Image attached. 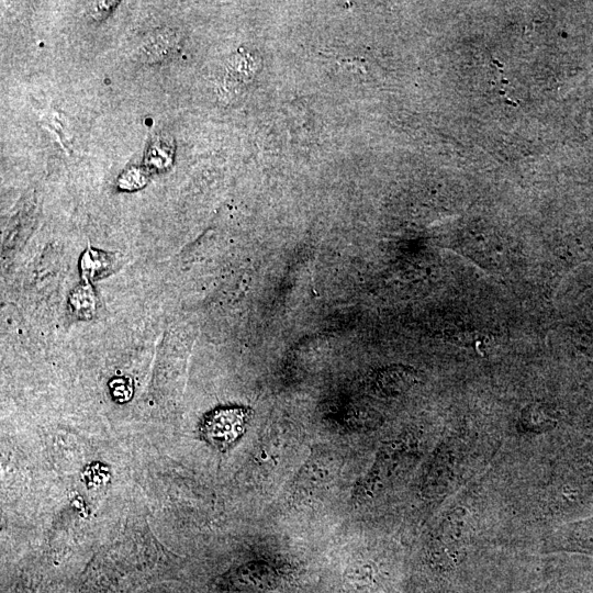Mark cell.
Segmentation results:
<instances>
[{
  "label": "cell",
  "mask_w": 593,
  "mask_h": 593,
  "mask_svg": "<svg viewBox=\"0 0 593 593\" xmlns=\"http://www.w3.org/2000/svg\"><path fill=\"white\" fill-rule=\"evenodd\" d=\"M542 549L593 557V515L559 526L545 539Z\"/></svg>",
  "instance_id": "obj_1"
},
{
  "label": "cell",
  "mask_w": 593,
  "mask_h": 593,
  "mask_svg": "<svg viewBox=\"0 0 593 593\" xmlns=\"http://www.w3.org/2000/svg\"><path fill=\"white\" fill-rule=\"evenodd\" d=\"M247 412L242 407H225L208 414L202 423L205 439L217 448H226L242 434Z\"/></svg>",
  "instance_id": "obj_2"
},
{
  "label": "cell",
  "mask_w": 593,
  "mask_h": 593,
  "mask_svg": "<svg viewBox=\"0 0 593 593\" xmlns=\"http://www.w3.org/2000/svg\"><path fill=\"white\" fill-rule=\"evenodd\" d=\"M80 272L83 282H92L108 273L114 265V254L88 247L80 258Z\"/></svg>",
  "instance_id": "obj_3"
},
{
  "label": "cell",
  "mask_w": 593,
  "mask_h": 593,
  "mask_svg": "<svg viewBox=\"0 0 593 593\" xmlns=\"http://www.w3.org/2000/svg\"><path fill=\"white\" fill-rule=\"evenodd\" d=\"M176 45L172 31H159L148 37L141 47V56L145 61H158L166 58Z\"/></svg>",
  "instance_id": "obj_4"
},
{
  "label": "cell",
  "mask_w": 593,
  "mask_h": 593,
  "mask_svg": "<svg viewBox=\"0 0 593 593\" xmlns=\"http://www.w3.org/2000/svg\"><path fill=\"white\" fill-rule=\"evenodd\" d=\"M69 306L75 316L82 320L91 318L97 310V296L90 283L83 282L72 290Z\"/></svg>",
  "instance_id": "obj_5"
},
{
  "label": "cell",
  "mask_w": 593,
  "mask_h": 593,
  "mask_svg": "<svg viewBox=\"0 0 593 593\" xmlns=\"http://www.w3.org/2000/svg\"><path fill=\"white\" fill-rule=\"evenodd\" d=\"M147 182L145 170L133 167L125 170L118 180V186L122 190L133 191L141 189Z\"/></svg>",
  "instance_id": "obj_6"
},
{
  "label": "cell",
  "mask_w": 593,
  "mask_h": 593,
  "mask_svg": "<svg viewBox=\"0 0 593 593\" xmlns=\"http://www.w3.org/2000/svg\"><path fill=\"white\" fill-rule=\"evenodd\" d=\"M171 160L172 150L170 145L167 144L165 141H159L150 147L147 156V161L153 167L164 168L169 165Z\"/></svg>",
  "instance_id": "obj_7"
},
{
  "label": "cell",
  "mask_w": 593,
  "mask_h": 593,
  "mask_svg": "<svg viewBox=\"0 0 593 593\" xmlns=\"http://www.w3.org/2000/svg\"><path fill=\"white\" fill-rule=\"evenodd\" d=\"M109 385L112 396L120 403L128 401L133 394L132 383L126 378H115Z\"/></svg>",
  "instance_id": "obj_8"
},
{
  "label": "cell",
  "mask_w": 593,
  "mask_h": 593,
  "mask_svg": "<svg viewBox=\"0 0 593 593\" xmlns=\"http://www.w3.org/2000/svg\"><path fill=\"white\" fill-rule=\"evenodd\" d=\"M118 4L116 1H93L88 5V13L93 20L101 21L109 16Z\"/></svg>",
  "instance_id": "obj_9"
},
{
  "label": "cell",
  "mask_w": 593,
  "mask_h": 593,
  "mask_svg": "<svg viewBox=\"0 0 593 593\" xmlns=\"http://www.w3.org/2000/svg\"><path fill=\"white\" fill-rule=\"evenodd\" d=\"M523 593H559V586L556 583L550 582Z\"/></svg>",
  "instance_id": "obj_10"
},
{
  "label": "cell",
  "mask_w": 593,
  "mask_h": 593,
  "mask_svg": "<svg viewBox=\"0 0 593 593\" xmlns=\"http://www.w3.org/2000/svg\"><path fill=\"white\" fill-rule=\"evenodd\" d=\"M585 593H593V590L586 591Z\"/></svg>",
  "instance_id": "obj_11"
}]
</instances>
